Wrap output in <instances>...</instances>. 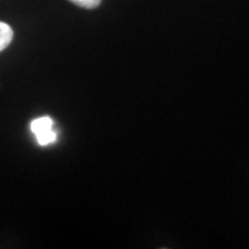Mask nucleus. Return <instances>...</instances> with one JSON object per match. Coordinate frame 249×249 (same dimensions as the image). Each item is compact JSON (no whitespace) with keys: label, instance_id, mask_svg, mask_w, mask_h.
Wrapping results in <instances>:
<instances>
[{"label":"nucleus","instance_id":"1","mask_svg":"<svg viewBox=\"0 0 249 249\" xmlns=\"http://www.w3.org/2000/svg\"><path fill=\"white\" fill-rule=\"evenodd\" d=\"M52 128H53V120L46 116L37 118L30 124L31 132L35 134L39 145H48L57 141V133Z\"/></svg>","mask_w":249,"mask_h":249},{"label":"nucleus","instance_id":"2","mask_svg":"<svg viewBox=\"0 0 249 249\" xmlns=\"http://www.w3.org/2000/svg\"><path fill=\"white\" fill-rule=\"evenodd\" d=\"M13 30L7 23L0 21V52L4 51L13 39Z\"/></svg>","mask_w":249,"mask_h":249},{"label":"nucleus","instance_id":"3","mask_svg":"<svg viewBox=\"0 0 249 249\" xmlns=\"http://www.w3.org/2000/svg\"><path fill=\"white\" fill-rule=\"evenodd\" d=\"M71 4L79 6V7L87 8V9H93L98 7L101 5L102 0H68Z\"/></svg>","mask_w":249,"mask_h":249}]
</instances>
